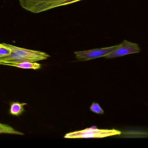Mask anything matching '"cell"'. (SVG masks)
Masks as SVG:
<instances>
[{
  "label": "cell",
  "mask_w": 148,
  "mask_h": 148,
  "mask_svg": "<svg viewBox=\"0 0 148 148\" xmlns=\"http://www.w3.org/2000/svg\"><path fill=\"white\" fill-rule=\"evenodd\" d=\"M27 105L25 103H21L18 102L12 103L10 104V113L12 115L19 116L24 111L23 106Z\"/></svg>",
  "instance_id": "cell-7"
},
{
  "label": "cell",
  "mask_w": 148,
  "mask_h": 148,
  "mask_svg": "<svg viewBox=\"0 0 148 148\" xmlns=\"http://www.w3.org/2000/svg\"><path fill=\"white\" fill-rule=\"evenodd\" d=\"M5 65L13 66L17 67L22 69H40L41 68V64L36 62H31L25 61L20 63L12 64H4Z\"/></svg>",
  "instance_id": "cell-6"
},
{
  "label": "cell",
  "mask_w": 148,
  "mask_h": 148,
  "mask_svg": "<svg viewBox=\"0 0 148 148\" xmlns=\"http://www.w3.org/2000/svg\"><path fill=\"white\" fill-rule=\"evenodd\" d=\"M11 52L12 51L10 49L5 47L2 44V47L0 48V57L8 55L11 54Z\"/></svg>",
  "instance_id": "cell-10"
},
{
  "label": "cell",
  "mask_w": 148,
  "mask_h": 148,
  "mask_svg": "<svg viewBox=\"0 0 148 148\" xmlns=\"http://www.w3.org/2000/svg\"><path fill=\"white\" fill-rule=\"evenodd\" d=\"M2 47V44L0 43V48L1 47Z\"/></svg>",
  "instance_id": "cell-11"
},
{
  "label": "cell",
  "mask_w": 148,
  "mask_h": 148,
  "mask_svg": "<svg viewBox=\"0 0 148 148\" xmlns=\"http://www.w3.org/2000/svg\"><path fill=\"white\" fill-rule=\"evenodd\" d=\"M140 51V49L138 44L124 40L116 49L108 54L105 57L108 59L116 58L130 54L138 53Z\"/></svg>",
  "instance_id": "cell-5"
},
{
  "label": "cell",
  "mask_w": 148,
  "mask_h": 148,
  "mask_svg": "<svg viewBox=\"0 0 148 148\" xmlns=\"http://www.w3.org/2000/svg\"><path fill=\"white\" fill-rule=\"evenodd\" d=\"M121 134V132L116 129H101L91 127L67 134L64 138L67 139L103 138L113 136L119 135Z\"/></svg>",
  "instance_id": "cell-2"
},
{
  "label": "cell",
  "mask_w": 148,
  "mask_h": 148,
  "mask_svg": "<svg viewBox=\"0 0 148 148\" xmlns=\"http://www.w3.org/2000/svg\"><path fill=\"white\" fill-rule=\"evenodd\" d=\"M2 44L10 49L12 52H14L24 57L31 62H36L39 61L47 60L50 57V56L48 54L42 51L23 48L7 43H2Z\"/></svg>",
  "instance_id": "cell-3"
},
{
  "label": "cell",
  "mask_w": 148,
  "mask_h": 148,
  "mask_svg": "<svg viewBox=\"0 0 148 148\" xmlns=\"http://www.w3.org/2000/svg\"><path fill=\"white\" fill-rule=\"evenodd\" d=\"M119 44L107 47L95 49L84 51L74 52L76 58L80 61H89L101 57H105L107 55L116 49Z\"/></svg>",
  "instance_id": "cell-4"
},
{
  "label": "cell",
  "mask_w": 148,
  "mask_h": 148,
  "mask_svg": "<svg viewBox=\"0 0 148 148\" xmlns=\"http://www.w3.org/2000/svg\"><path fill=\"white\" fill-rule=\"evenodd\" d=\"M23 8L33 13H39L57 7L72 4L82 0H18Z\"/></svg>",
  "instance_id": "cell-1"
},
{
  "label": "cell",
  "mask_w": 148,
  "mask_h": 148,
  "mask_svg": "<svg viewBox=\"0 0 148 148\" xmlns=\"http://www.w3.org/2000/svg\"><path fill=\"white\" fill-rule=\"evenodd\" d=\"M90 110L92 112L98 114H103L104 113L103 109L101 108L98 103H93L90 107Z\"/></svg>",
  "instance_id": "cell-9"
},
{
  "label": "cell",
  "mask_w": 148,
  "mask_h": 148,
  "mask_svg": "<svg viewBox=\"0 0 148 148\" xmlns=\"http://www.w3.org/2000/svg\"><path fill=\"white\" fill-rule=\"evenodd\" d=\"M11 134L21 135H23L24 134L19 131H16L13 128L5 124L0 123V134Z\"/></svg>",
  "instance_id": "cell-8"
}]
</instances>
